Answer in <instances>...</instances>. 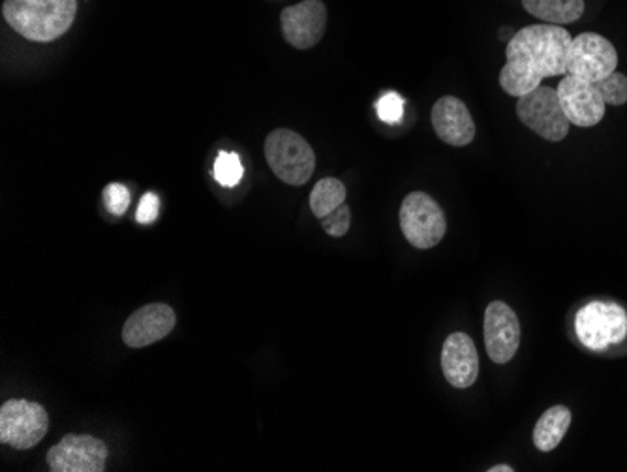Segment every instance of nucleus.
Here are the masks:
<instances>
[{"mask_svg":"<svg viewBox=\"0 0 627 472\" xmlns=\"http://www.w3.org/2000/svg\"><path fill=\"white\" fill-rule=\"evenodd\" d=\"M573 38L560 25H529L513 34L505 47V66L500 72L503 91L521 99L542 86L545 78L568 74Z\"/></svg>","mask_w":627,"mask_h":472,"instance_id":"1","label":"nucleus"},{"mask_svg":"<svg viewBox=\"0 0 627 472\" xmlns=\"http://www.w3.org/2000/svg\"><path fill=\"white\" fill-rule=\"evenodd\" d=\"M78 12L76 0H4L2 15L15 33L31 42H53L68 33Z\"/></svg>","mask_w":627,"mask_h":472,"instance_id":"2","label":"nucleus"},{"mask_svg":"<svg viewBox=\"0 0 627 472\" xmlns=\"http://www.w3.org/2000/svg\"><path fill=\"white\" fill-rule=\"evenodd\" d=\"M573 334L582 348L611 355L627 342V308L613 300H590L573 315Z\"/></svg>","mask_w":627,"mask_h":472,"instance_id":"3","label":"nucleus"},{"mask_svg":"<svg viewBox=\"0 0 627 472\" xmlns=\"http://www.w3.org/2000/svg\"><path fill=\"white\" fill-rule=\"evenodd\" d=\"M265 158L267 165L282 183L301 187L308 183L316 168V155L301 134L278 128L265 139Z\"/></svg>","mask_w":627,"mask_h":472,"instance_id":"4","label":"nucleus"},{"mask_svg":"<svg viewBox=\"0 0 627 472\" xmlns=\"http://www.w3.org/2000/svg\"><path fill=\"white\" fill-rule=\"evenodd\" d=\"M399 221L402 234L415 249H434L447 232L444 211L426 192H412L404 198Z\"/></svg>","mask_w":627,"mask_h":472,"instance_id":"5","label":"nucleus"},{"mask_svg":"<svg viewBox=\"0 0 627 472\" xmlns=\"http://www.w3.org/2000/svg\"><path fill=\"white\" fill-rule=\"evenodd\" d=\"M516 117L524 126L536 132L537 136L547 142H562L568 138L569 119L563 112L558 92L550 87H537L534 91L524 94L516 102Z\"/></svg>","mask_w":627,"mask_h":472,"instance_id":"6","label":"nucleus"},{"mask_svg":"<svg viewBox=\"0 0 627 472\" xmlns=\"http://www.w3.org/2000/svg\"><path fill=\"white\" fill-rule=\"evenodd\" d=\"M49 431L46 408L26 400H10L0 407V442L15 450H31Z\"/></svg>","mask_w":627,"mask_h":472,"instance_id":"7","label":"nucleus"},{"mask_svg":"<svg viewBox=\"0 0 627 472\" xmlns=\"http://www.w3.org/2000/svg\"><path fill=\"white\" fill-rule=\"evenodd\" d=\"M618 53L602 34L582 33L573 38L569 53L568 74L597 83L616 72Z\"/></svg>","mask_w":627,"mask_h":472,"instance_id":"8","label":"nucleus"},{"mask_svg":"<svg viewBox=\"0 0 627 472\" xmlns=\"http://www.w3.org/2000/svg\"><path fill=\"white\" fill-rule=\"evenodd\" d=\"M107 447L92 435H66L49 448L47 465L53 472H104Z\"/></svg>","mask_w":627,"mask_h":472,"instance_id":"9","label":"nucleus"},{"mask_svg":"<svg viewBox=\"0 0 627 472\" xmlns=\"http://www.w3.org/2000/svg\"><path fill=\"white\" fill-rule=\"evenodd\" d=\"M483 331L490 360L498 366L510 363L521 347V322L515 311L508 303H489L485 311Z\"/></svg>","mask_w":627,"mask_h":472,"instance_id":"10","label":"nucleus"},{"mask_svg":"<svg viewBox=\"0 0 627 472\" xmlns=\"http://www.w3.org/2000/svg\"><path fill=\"white\" fill-rule=\"evenodd\" d=\"M556 92L571 125L590 128V126L600 125L602 119L605 117L607 104L602 99L595 83L566 74V78L560 81Z\"/></svg>","mask_w":627,"mask_h":472,"instance_id":"11","label":"nucleus"},{"mask_svg":"<svg viewBox=\"0 0 627 472\" xmlns=\"http://www.w3.org/2000/svg\"><path fill=\"white\" fill-rule=\"evenodd\" d=\"M282 34L297 49H310L326 33L327 8L321 0H303L282 10Z\"/></svg>","mask_w":627,"mask_h":472,"instance_id":"12","label":"nucleus"},{"mask_svg":"<svg viewBox=\"0 0 627 472\" xmlns=\"http://www.w3.org/2000/svg\"><path fill=\"white\" fill-rule=\"evenodd\" d=\"M176 324L175 311L166 303H149L132 313L123 328L126 347L145 348L162 341L173 331Z\"/></svg>","mask_w":627,"mask_h":472,"instance_id":"13","label":"nucleus"},{"mask_svg":"<svg viewBox=\"0 0 627 472\" xmlns=\"http://www.w3.org/2000/svg\"><path fill=\"white\" fill-rule=\"evenodd\" d=\"M442 371L458 390L474 386L479 374V355L470 335L457 331L445 339L442 348Z\"/></svg>","mask_w":627,"mask_h":472,"instance_id":"14","label":"nucleus"},{"mask_svg":"<svg viewBox=\"0 0 627 472\" xmlns=\"http://www.w3.org/2000/svg\"><path fill=\"white\" fill-rule=\"evenodd\" d=\"M432 126L444 144L465 147L476 138V123L463 100L442 97L431 113Z\"/></svg>","mask_w":627,"mask_h":472,"instance_id":"15","label":"nucleus"},{"mask_svg":"<svg viewBox=\"0 0 627 472\" xmlns=\"http://www.w3.org/2000/svg\"><path fill=\"white\" fill-rule=\"evenodd\" d=\"M571 426V411L563 405H555L542 414L534 427V445L543 453H549L558 448Z\"/></svg>","mask_w":627,"mask_h":472,"instance_id":"16","label":"nucleus"},{"mask_svg":"<svg viewBox=\"0 0 627 472\" xmlns=\"http://www.w3.org/2000/svg\"><path fill=\"white\" fill-rule=\"evenodd\" d=\"M526 12L550 25L575 23L584 13V0H523Z\"/></svg>","mask_w":627,"mask_h":472,"instance_id":"17","label":"nucleus"},{"mask_svg":"<svg viewBox=\"0 0 627 472\" xmlns=\"http://www.w3.org/2000/svg\"><path fill=\"white\" fill-rule=\"evenodd\" d=\"M346 204V187L340 179H321L310 192V210L316 218H323Z\"/></svg>","mask_w":627,"mask_h":472,"instance_id":"18","label":"nucleus"},{"mask_svg":"<svg viewBox=\"0 0 627 472\" xmlns=\"http://www.w3.org/2000/svg\"><path fill=\"white\" fill-rule=\"evenodd\" d=\"M215 179L223 187H236L242 179L244 168L241 165V158L237 153L224 151L216 157L215 162Z\"/></svg>","mask_w":627,"mask_h":472,"instance_id":"19","label":"nucleus"},{"mask_svg":"<svg viewBox=\"0 0 627 472\" xmlns=\"http://www.w3.org/2000/svg\"><path fill=\"white\" fill-rule=\"evenodd\" d=\"M597 91L602 94L607 105H624L627 104V76L620 72H613L607 78L595 83Z\"/></svg>","mask_w":627,"mask_h":472,"instance_id":"20","label":"nucleus"},{"mask_svg":"<svg viewBox=\"0 0 627 472\" xmlns=\"http://www.w3.org/2000/svg\"><path fill=\"white\" fill-rule=\"evenodd\" d=\"M376 113L387 125H397L404 117V100L397 92H386L376 102Z\"/></svg>","mask_w":627,"mask_h":472,"instance_id":"21","label":"nucleus"},{"mask_svg":"<svg viewBox=\"0 0 627 472\" xmlns=\"http://www.w3.org/2000/svg\"><path fill=\"white\" fill-rule=\"evenodd\" d=\"M320 223L327 236L344 237L350 231V224H352V210L347 207V204H342L339 210H334L327 217L320 218Z\"/></svg>","mask_w":627,"mask_h":472,"instance_id":"22","label":"nucleus"},{"mask_svg":"<svg viewBox=\"0 0 627 472\" xmlns=\"http://www.w3.org/2000/svg\"><path fill=\"white\" fill-rule=\"evenodd\" d=\"M104 204L113 215H125L128 205H130V191L125 184L112 183L105 187Z\"/></svg>","mask_w":627,"mask_h":472,"instance_id":"23","label":"nucleus"},{"mask_svg":"<svg viewBox=\"0 0 627 472\" xmlns=\"http://www.w3.org/2000/svg\"><path fill=\"white\" fill-rule=\"evenodd\" d=\"M158 211H160V200H158L157 194H145L141 198V202L138 205V213H136V218H138L139 224H151L158 218Z\"/></svg>","mask_w":627,"mask_h":472,"instance_id":"24","label":"nucleus"},{"mask_svg":"<svg viewBox=\"0 0 627 472\" xmlns=\"http://www.w3.org/2000/svg\"><path fill=\"white\" fill-rule=\"evenodd\" d=\"M489 472H513L510 465H494L490 467Z\"/></svg>","mask_w":627,"mask_h":472,"instance_id":"25","label":"nucleus"}]
</instances>
